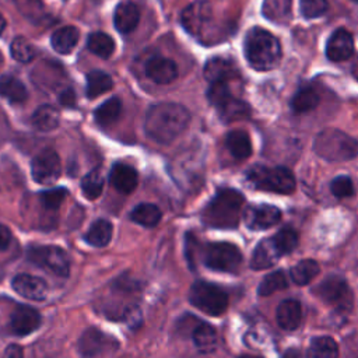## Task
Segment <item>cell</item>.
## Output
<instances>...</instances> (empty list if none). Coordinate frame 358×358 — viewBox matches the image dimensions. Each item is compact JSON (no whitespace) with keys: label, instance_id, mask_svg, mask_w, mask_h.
I'll list each match as a JSON object with an SVG mask.
<instances>
[{"label":"cell","instance_id":"cell-23","mask_svg":"<svg viewBox=\"0 0 358 358\" xmlns=\"http://www.w3.org/2000/svg\"><path fill=\"white\" fill-rule=\"evenodd\" d=\"M78 38H80L78 29L73 25H66L53 32L50 38V43L57 53L67 55L76 48Z\"/></svg>","mask_w":358,"mask_h":358},{"label":"cell","instance_id":"cell-16","mask_svg":"<svg viewBox=\"0 0 358 358\" xmlns=\"http://www.w3.org/2000/svg\"><path fill=\"white\" fill-rule=\"evenodd\" d=\"M11 285L18 295L32 301H42L49 292L48 284L42 278L31 274H17L13 278Z\"/></svg>","mask_w":358,"mask_h":358},{"label":"cell","instance_id":"cell-13","mask_svg":"<svg viewBox=\"0 0 358 358\" xmlns=\"http://www.w3.org/2000/svg\"><path fill=\"white\" fill-rule=\"evenodd\" d=\"M41 324V315L36 309L20 305L17 306L10 316V329L15 336L24 337L35 331Z\"/></svg>","mask_w":358,"mask_h":358},{"label":"cell","instance_id":"cell-25","mask_svg":"<svg viewBox=\"0 0 358 358\" xmlns=\"http://www.w3.org/2000/svg\"><path fill=\"white\" fill-rule=\"evenodd\" d=\"M320 101V95L317 90L312 85L301 87L291 99V109L295 113H305L317 106Z\"/></svg>","mask_w":358,"mask_h":358},{"label":"cell","instance_id":"cell-50","mask_svg":"<svg viewBox=\"0 0 358 358\" xmlns=\"http://www.w3.org/2000/svg\"><path fill=\"white\" fill-rule=\"evenodd\" d=\"M0 60H1V57H0Z\"/></svg>","mask_w":358,"mask_h":358},{"label":"cell","instance_id":"cell-24","mask_svg":"<svg viewBox=\"0 0 358 358\" xmlns=\"http://www.w3.org/2000/svg\"><path fill=\"white\" fill-rule=\"evenodd\" d=\"M225 144L231 155L236 159H246L252 154V141L245 130H232L227 134Z\"/></svg>","mask_w":358,"mask_h":358},{"label":"cell","instance_id":"cell-29","mask_svg":"<svg viewBox=\"0 0 358 358\" xmlns=\"http://www.w3.org/2000/svg\"><path fill=\"white\" fill-rule=\"evenodd\" d=\"M59 110L50 105L39 106L31 116V123L36 130L50 131L59 126Z\"/></svg>","mask_w":358,"mask_h":358},{"label":"cell","instance_id":"cell-5","mask_svg":"<svg viewBox=\"0 0 358 358\" xmlns=\"http://www.w3.org/2000/svg\"><path fill=\"white\" fill-rule=\"evenodd\" d=\"M246 178L256 189L264 192L289 194L295 189L294 173L284 166L267 168L256 165L246 172Z\"/></svg>","mask_w":358,"mask_h":358},{"label":"cell","instance_id":"cell-9","mask_svg":"<svg viewBox=\"0 0 358 358\" xmlns=\"http://www.w3.org/2000/svg\"><path fill=\"white\" fill-rule=\"evenodd\" d=\"M27 256L35 264L59 277H67L70 273L69 255L57 246H32L28 249Z\"/></svg>","mask_w":358,"mask_h":358},{"label":"cell","instance_id":"cell-40","mask_svg":"<svg viewBox=\"0 0 358 358\" xmlns=\"http://www.w3.org/2000/svg\"><path fill=\"white\" fill-rule=\"evenodd\" d=\"M287 287H288V281H287L285 274L282 271H273L262 280V282L257 288V292L260 296H267V295H271L275 291L284 289Z\"/></svg>","mask_w":358,"mask_h":358},{"label":"cell","instance_id":"cell-33","mask_svg":"<svg viewBox=\"0 0 358 358\" xmlns=\"http://www.w3.org/2000/svg\"><path fill=\"white\" fill-rule=\"evenodd\" d=\"M112 85H113V81H112L110 76L103 71L94 70L87 74L85 92L90 99L105 94L106 91H109L112 88Z\"/></svg>","mask_w":358,"mask_h":358},{"label":"cell","instance_id":"cell-21","mask_svg":"<svg viewBox=\"0 0 358 358\" xmlns=\"http://www.w3.org/2000/svg\"><path fill=\"white\" fill-rule=\"evenodd\" d=\"M140 21V13L134 3L124 1L117 4L113 15V22L120 34L131 32Z\"/></svg>","mask_w":358,"mask_h":358},{"label":"cell","instance_id":"cell-18","mask_svg":"<svg viewBox=\"0 0 358 358\" xmlns=\"http://www.w3.org/2000/svg\"><path fill=\"white\" fill-rule=\"evenodd\" d=\"M109 182L119 193L129 194L137 187L138 175L133 166L123 162H117L110 169Z\"/></svg>","mask_w":358,"mask_h":358},{"label":"cell","instance_id":"cell-15","mask_svg":"<svg viewBox=\"0 0 358 358\" xmlns=\"http://www.w3.org/2000/svg\"><path fill=\"white\" fill-rule=\"evenodd\" d=\"M354 53V38L351 32L344 28L336 29L326 45V56L331 62H343Z\"/></svg>","mask_w":358,"mask_h":358},{"label":"cell","instance_id":"cell-36","mask_svg":"<svg viewBox=\"0 0 358 358\" xmlns=\"http://www.w3.org/2000/svg\"><path fill=\"white\" fill-rule=\"evenodd\" d=\"M87 46H88V49L94 55H96V56H99L102 59L110 57L113 50H115L113 39L109 35L103 34V32H94V34H91L88 36Z\"/></svg>","mask_w":358,"mask_h":358},{"label":"cell","instance_id":"cell-34","mask_svg":"<svg viewBox=\"0 0 358 358\" xmlns=\"http://www.w3.org/2000/svg\"><path fill=\"white\" fill-rule=\"evenodd\" d=\"M193 343L201 352H211L217 345V333L208 323H200L193 330Z\"/></svg>","mask_w":358,"mask_h":358},{"label":"cell","instance_id":"cell-2","mask_svg":"<svg viewBox=\"0 0 358 358\" xmlns=\"http://www.w3.org/2000/svg\"><path fill=\"white\" fill-rule=\"evenodd\" d=\"M243 203L245 197L242 193L235 189H222L203 210V222L207 227L220 229L235 228L239 222Z\"/></svg>","mask_w":358,"mask_h":358},{"label":"cell","instance_id":"cell-27","mask_svg":"<svg viewBox=\"0 0 358 358\" xmlns=\"http://www.w3.org/2000/svg\"><path fill=\"white\" fill-rule=\"evenodd\" d=\"M217 110L221 116L222 120L225 122H234V120H241L249 116L250 109L246 102L242 99L236 98L235 95L229 96L227 101H224L221 105L217 106Z\"/></svg>","mask_w":358,"mask_h":358},{"label":"cell","instance_id":"cell-30","mask_svg":"<svg viewBox=\"0 0 358 358\" xmlns=\"http://www.w3.org/2000/svg\"><path fill=\"white\" fill-rule=\"evenodd\" d=\"M292 10V0H264L263 1V15L275 22L284 24L289 20Z\"/></svg>","mask_w":358,"mask_h":358},{"label":"cell","instance_id":"cell-42","mask_svg":"<svg viewBox=\"0 0 358 358\" xmlns=\"http://www.w3.org/2000/svg\"><path fill=\"white\" fill-rule=\"evenodd\" d=\"M273 242L280 250L281 256L292 252L298 245V234L292 228H284L273 236Z\"/></svg>","mask_w":358,"mask_h":358},{"label":"cell","instance_id":"cell-43","mask_svg":"<svg viewBox=\"0 0 358 358\" xmlns=\"http://www.w3.org/2000/svg\"><path fill=\"white\" fill-rule=\"evenodd\" d=\"M66 194H67V192L63 187L50 189V190H46V192L41 193V203H42L45 210L56 211L62 206Z\"/></svg>","mask_w":358,"mask_h":358},{"label":"cell","instance_id":"cell-38","mask_svg":"<svg viewBox=\"0 0 358 358\" xmlns=\"http://www.w3.org/2000/svg\"><path fill=\"white\" fill-rule=\"evenodd\" d=\"M103 189V176L101 175L99 169H92L81 179V190L83 194L88 200H95L101 196Z\"/></svg>","mask_w":358,"mask_h":358},{"label":"cell","instance_id":"cell-37","mask_svg":"<svg viewBox=\"0 0 358 358\" xmlns=\"http://www.w3.org/2000/svg\"><path fill=\"white\" fill-rule=\"evenodd\" d=\"M308 355L315 358H334L338 355V347L331 337L320 336L310 341Z\"/></svg>","mask_w":358,"mask_h":358},{"label":"cell","instance_id":"cell-31","mask_svg":"<svg viewBox=\"0 0 358 358\" xmlns=\"http://www.w3.org/2000/svg\"><path fill=\"white\" fill-rule=\"evenodd\" d=\"M122 113V101L119 98H109L94 110L96 123L102 127L112 126Z\"/></svg>","mask_w":358,"mask_h":358},{"label":"cell","instance_id":"cell-6","mask_svg":"<svg viewBox=\"0 0 358 358\" xmlns=\"http://www.w3.org/2000/svg\"><path fill=\"white\" fill-rule=\"evenodd\" d=\"M189 301L193 306L211 316H220L228 308L227 292L221 287L207 281H196L192 285Z\"/></svg>","mask_w":358,"mask_h":358},{"label":"cell","instance_id":"cell-4","mask_svg":"<svg viewBox=\"0 0 358 358\" xmlns=\"http://www.w3.org/2000/svg\"><path fill=\"white\" fill-rule=\"evenodd\" d=\"M313 150L326 161L340 162L358 155V141L341 130L324 129L316 136Z\"/></svg>","mask_w":358,"mask_h":358},{"label":"cell","instance_id":"cell-12","mask_svg":"<svg viewBox=\"0 0 358 358\" xmlns=\"http://www.w3.org/2000/svg\"><path fill=\"white\" fill-rule=\"evenodd\" d=\"M281 218V211L270 204L250 206L243 213V220L248 228L253 231H263L274 227Z\"/></svg>","mask_w":358,"mask_h":358},{"label":"cell","instance_id":"cell-46","mask_svg":"<svg viewBox=\"0 0 358 358\" xmlns=\"http://www.w3.org/2000/svg\"><path fill=\"white\" fill-rule=\"evenodd\" d=\"M59 102L63 106H74L76 105V94L73 88H64L59 94Z\"/></svg>","mask_w":358,"mask_h":358},{"label":"cell","instance_id":"cell-49","mask_svg":"<svg viewBox=\"0 0 358 358\" xmlns=\"http://www.w3.org/2000/svg\"><path fill=\"white\" fill-rule=\"evenodd\" d=\"M4 28H6V20H4V17L0 14V35H1V32L4 31Z\"/></svg>","mask_w":358,"mask_h":358},{"label":"cell","instance_id":"cell-35","mask_svg":"<svg viewBox=\"0 0 358 358\" xmlns=\"http://www.w3.org/2000/svg\"><path fill=\"white\" fill-rule=\"evenodd\" d=\"M319 264L315 260L305 259L291 268V278L298 285H306L319 274Z\"/></svg>","mask_w":358,"mask_h":358},{"label":"cell","instance_id":"cell-47","mask_svg":"<svg viewBox=\"0 0 358 358\" xmlns=\"http://www.w3.org/2000/svg\"><path fill=\"white\" fill-rule=\"evenodd\" d=\"M10 241H11V232H10V229H8L7 227H4V225L0 224V250L7 249Z\"/></svg>","mask_w":358,"mask_h":358},{"label":"cell","instance_id":"cell-19","mask_svg":"<svg viewBox=\"0 0 358 358\" xmlns=\"http://www.w3.org/2000/svg\"><path fill=\"white\" fill-rule=\"evenodd\" d=\"M204 77L213 81H236L239 80V71L236 66L224 57H213L204 66Z\"/></svg>","mask_w":358,"mask_h":358},{"label":"cell","instance_id":"cell-20","mask_svg":"<svg viewBox=\"0 0 358 358\" xmlns=\"http://www.w3.org/2000/svg\"><path fill=\"white\" fill-rule=\"evenodd\" d=\"M281 257L280 250L273 242V238L263 239L257 243L250 259V267L253 270H264L273 267Z\"/></svg>","mask_w":358,"mask_h":358},{"label":"cell","instance_id":"cell-45","mask_svg":"<svg viewBox=\"0 0 358 358\" xmlns=\"http://www.w3.org/2000/svg\"><path fill=\"white\" fill-rule=\"evenodd\" d=\"M327 10L326 0H301V13L305 18H317Z\"/></svg>","mask_w":358,"mask_h":358},{"label":"cell","instance_id":"cell-11","mask_svg":"<svg viewBox=\"0 0 358 358\" xmlns=\"http://www.w3.org/2000/svg\"><path fill=\"white\" fill-rule=\"evenodd\" d=\"M62 172L60 158L53 150H43L31 162V175L41 185L55 183Z\"/></svg>","mask_w":358,"mask_h":358},{"label":"cell","instance_id":"cell-3","mask_svg":"<svg viewBox=\"0 0 358 358\" xmlns=\"http://www.w3.org/2000/svg\"><path fill=\"white\" fill-rule=\"evenodd\" d=\"M245 56L255 70H271L281 60V45L271 32L255 27L246 34Z\"/></svg>","mask_w":358,"mask_h":358},{"label":"cell","instance_id":"cell-41","mask_svg":"<svg viewBox=\"0 0 358 358\" xmlns=\"http://www.w3.org/2000/svg\"><path fill=\"white\" fill-rule=\"evenodd\" d=\"M10 52H11L13 59H15L17 62H21V63H28L35 57V48L24 36H17L13 39Z\"/></svg>","mask_w":358,"mask_h":358},{"label":"cell","instance_id":"cell-8","mask_svg":"<svg viewBox=\"0 0 358 358\" xmlns=\"http://www.w3.org/2000/svg\"><path fill=\"white\" fill-rule=\"evenodd\" d=\"M203 263L215 271L236 273L242 263V253L232 243L213 242L203 250Z\"/></svg>","mask_w":358,"mask_h":358},{"label":"cell","instance_id":"cell-22","mask_svg":"<svg viewBox=\"0 0 358 358\" xmlns=\"http://www.w3.org/2000/svg\"><path fill=\"white\" fill-rule=\"evenodd\" d=\"M277 323L284 330H295L301 324L302 308L295 299H285L277 308Z\"/></svg>","mask_w":358,"mask_h":358},{"label":"cell","instance_id":"cell-17","mask_svg":"<svg viewBox=\"0 0 358 358\" xmlns=\"http://www.w3.org/2000/svg\"><path fill=\"white\" fill-rule=\"evenodd\" d=\"M145 74L157 84H169L178 77V67L173 60L157 56L147 62Z\"/></svg>","mask_w":358,"mask_h":358},{"label":"cell","instance_id":"cell-39","mask_svg":"<svg viewBox=\"0 0 358 358\" xmlns=\"http://www.w3.org/2000/svg\"><path fill=\"white\" fill-rule=\"evenodd\" d=\"M18 11L28 18L29 21L39 24L43 18H46V13L42 4V0H14Z\"/></svg>","mask_w":358,"mask_h":358},{"label":"cell","instance_id":"cell-14","mask_svg":"<svg viewBox=\"0 0 358 358\" xmlns=\"http://www.w3.org/2000/svg\"><path fill=\"white\" fill-rule=\"evenodd\" d=\"M211 7L204 1L190 4L182 13V24L192 35H200L211 21Z\"/></svg>","mask_w":358,"mask_h":358},{"label":"cell","instance_id":"cell-48","mask_svg":"<svg viewBox=\"0 0 358 358\" xmlns=\"http://www.w3.org/2000/svg\"><path fill=\"white\" fill-rule=\"evenodd\" d=\"M4 355L7 357H22V348L20 345H15V344H11L7 347V350L4 351Z\"/></svg>","mask_w":358,"mask_h":358},{"label":"cell","instance_id":"cell-7","mask_svg":"<svg viewBox=\"0 0 358 358\" xmlns=\"http://www.w3.org/2000/svg\"><path fill=\"white\" fill-rule=\"evenodd\" d=\"M315 295L324 303L330 305L336 312L347 313L352 308V291L345 278L338 274L327 275L316 288Z\"/></svg>","mask_w":358,"mask_h":358},{"label":"cell","instance_id":"cell-28","mask_svg":"<svg viewBox=\"0 0 358 358\" xmlns=\"http://www.w3.org/2000/svg\"><path fill=\"white\" fill-rule=\"evenodd\" d=\"M0 95L13 103H21L27 99L28 92L21 80L14 76L6 74L0 77Z\"/></svg>","mask_w":358,"mask_h":358},{"label":"cell","instance_id":"cell-26","mask_svg":"<svg viewBox=\"0 0 358 358\" xmlns=\"http://www.w3.org/2000/svg\"><path fill=\"white\" fill-rule=\"evenodd\" d=\"M113 234L112 224L108 220H96L91 224L90 229L87 231L84 239L88 245L95 248H103L110 242Z\"/></svg>","mask_w":358,"mask_h":358},{"label":"cell","instance_id":"cell-1","mask_svg":"<svg viewBox=\"0 0 358 358\" xmlns=\"http://www.w3.org/2000/svg\"><path fill=\"white\" fill-rule=\"evenodd\" d=\"M189 122L190 113L185 106L173 102H159L148 109L144 129L155 143L169 144L187 127Z\"/></svg>","mask_w":358,"mask_h":358},{"label":"cell","instance_id":"cell-10","mask_svg":"<svg viewBox=\"0 0 358 358\" xmlns=\"http://www.w3.org/2000/svg\"><path fill=\"white\" fill-rule=\"evenodd\" d=\"M119 348V341L98 329L85 330L78 340V351L84 357L112 354Z\"/></svg>","mask_w":358,"mask_h":358},{"label":"cell","instance_id":"cell-44","mask_svg":"<svg viewBox=\"0 0 358 358\" xmlns=\"http://www.w3.org/2000/svg\"><path fill=\"white\" fill-rule=\"evenodd\" d=\"M330 190L331 193L338 197V199H345V197H351L354 193H355V189H354V183L352 180L345 176V175H341V176H337L331 180L330 183Z\"/></svg>","mask_w":358,"mask_h":358},{"label":"cell","instance_id":"cell-32","mask_svg":"<svg viewBox=\"0 0 358 358\" xmlns=\"http://www.w3.org/2000/svg\"><path fill=\"white\" fill-rule=\"evenodd\" d=\"M162 217L161 210L151 203H141L136 206L130 213V220L136 224H140L143 227L151 228L155 227Z\"/></svg>","mask_w":358,"mask_h":358}]
</instances>
